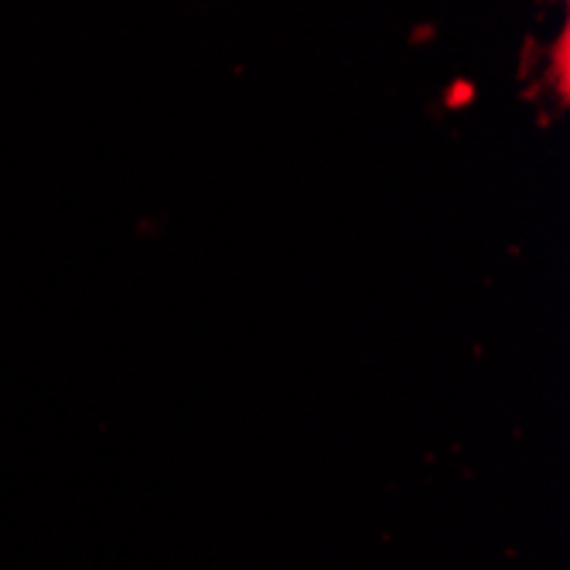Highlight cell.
Instances as JSON below:
<instances>
[{"mask_svg":"<svg viewBox=\"0 0 570 570\" xmlns=\"http://www.w3.org/2000/svg\"><path fill=\"white\" fill-rule=\"evenodd\" d=\"M570 24L563 21L557 41H553V66H547V79H553V89L560 96V102L570 99Z\"/></svg>","mask_w":570,"mask_h":570,"instance_id":"obj_1","label":"cell"}]
</instances>
